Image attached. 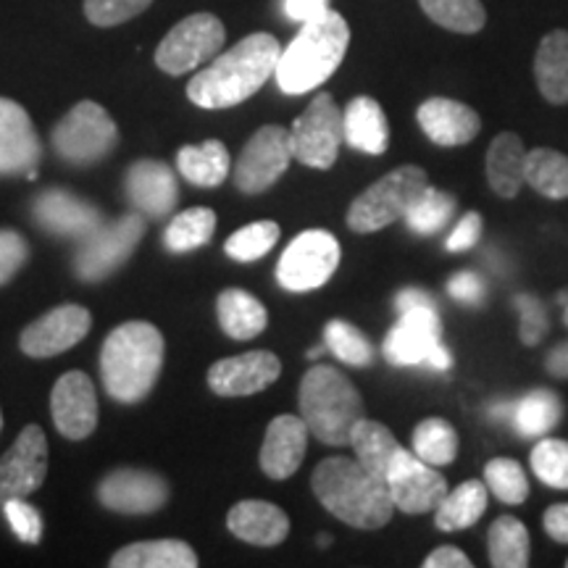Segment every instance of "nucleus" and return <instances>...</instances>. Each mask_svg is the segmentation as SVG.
Segmentation results:
<instances>
[{"mask_svg": "<svg viewBox=\"0 0 568 568\" xmlns=\"http://www.w3.org/2000/svg\"><path fill=\"white\" fill-rule=\"evenodd\" d=\"M524 182L548 201H566L568 155L550 148H535L527 153V163H524Z\"/></svg>", "mask_w": 568, "mask_h": 568, "instance_id": "obj_36", "label": "nucleus"}, {"mask_svg": "<svg viewBox=\"0 0 568 568\" xmlns=\"http://www.w3.org/2000/svg\"><path fill=\"white\" fill-rule=\"evenodd\" d=\"M153 0H84V13L95 27H116L138 17Z\"/></svg>", "mask_w": 568, "mask_h": 568, "instance_id": "obj_45", "label": "nucleus"}, {"mask_svg": "<svg viewBox=\"0 0 568 568\" xmlns=\"http://www.w3.org/2000/svg\"><path fill=\"white\" fill-rule=\"evenodd\" d=\"M163 351L166 345L153 324L130 322L116 326L101 351V376L113 400L126 406L145 400L161 376Z\"/></svg>", "mask_w": 568, "mask_h": 568, "instance_id": "obj_4", "label": "nucleus"}, {"mask_svg": "<svg viewBox=\"0 0 568 568\" xmlns=\"http://www.w3.org/2000/svg\"><path fill=\"white\" fill-rule=\"evenodd\" d=\"M290 161H293L290 130H284L280 124L261 126V130L247 140L237 163H234V184H237L240 193L245 195L266 193V190L287 172Z\"/></svg>", "mask_w": 568, "mask_h": 568, "instance_id": "obj_12", "label": "nucleus"}, {"mask_svg": "<svg viewBox=\"0 0 568 568\" xmlns=\"http://www.w3.org/2000/svg\"><path fill=\"white\" fill-rule=\"evenodd\" d=\"M324 343L326 351H329L339 364L355 366V368H366L374 364L376 351L374 345L368 343V337L358 326H353L351 322H343V318H335L324 326Z\"/></svg>", "mask_w": 568, "mask_h": 568, "instance_id": "obj_40", "label": "nucleus"}, {"mask_svg": "<svg viewBox=\"0 0 568 568\" xmlns=\"http://www.w3.org/2000/svg\"><path fill=\"white\" fill-rule=\"evenodd\" d=\"M531 471L542 485L552 489H568V443L556 437H542L531 447Z\"/></svg>", "mask_w": 568, "mask_h": 568, "instance_id": "obj_44", "label": "nucleus"}, {"mask_svg": "<svg viewBox=\"0 0 568 568\" xmlns=\"http://www.w3.org/2000/svg\"><path fill=\"white\" fill-rule=\"evenodd\" d=\"M489 489L481 479H468L447 495L435 508V527L439 531H460L474 527L489 506Z\"/></svg>", "mask_w": 568, "mask_h": 568, "instance_id": "obj_30", "label": "nucleus"}, {"mask_svg": "<svg viewBox=\"0 0 568 568\" xmlns=\"http://www.w3.org/2000/svg\"><path fill=\"white\" fill-rule=\"evenodd\" d=\"M339 243L332 232L308 230L297 234L276 264V282L290 293L324 287L339 266Z\"/></svg>", "mask_w": 568, "mask_h": 568, "instance_id": "obj_10", "label": "nucleus"}, {"mask_svg": "<svg viewBox=\"0 0 568 568\" xmlns=\"http://www.w3.org/2000/svg\"><path fill=\"white\" fill-rule=\"evenodd\" d=\"M30 258V245L21 234L11 230H0V287L9 284L19 268Z\"/></svg>", "mask_w": 568, "mask_h": 568, "instance_id": "obj_48", "label": "nucleus"}, {"mask_svg": "<svg viewBox=\"0 0 568 568\" xmlns=\"http://www.w3.org/2000/svg\"><path fill=\"white\" fill-rule=\"evenodd\" d=\"M414 453L432 466H450L458 456V432L445 418H424L414 429Z\"/></svg>", "mask_w": 568, "mask_h": 568, "instance_id": "obj_39", "label": "nucleus"}, {"mask_svg": "<svg viewBox=\"0 0 568 568\" xmlns=\"http://www.w3.org/2000/svg\"><path fill=\"white\" fill-rule=\"evenodd\" d=\"M119 142V130L103 105L82 101L55 124L53 148L63 161L90 166L103 161Z\"/></svg>", "mask_w": 568, "mask_h": 568, "instance_id": "obj_7", "label": "nucleus"}, {"mask_svg": "<svg viewBox=\"0 0 568 568\" xmlns=\"http://www.w3.org/2000/svg\"><path fill=\"white\" fill-rule=\"evenodd\" d=\"M113 568H195L197 556L182 539H151L126 545L111 558Z\"/></svg>", "mask_w": 568, "mask_h": 568, "instance_id": "obj_31", "label": "nucleus"}, {"mask_svg": "<svg viewBox=\"0 0 568 568\" xmlns=\"http://www.w3.org/2000/svg\"><path fill=\"white\" fill-rule=\"evenodd\" d=\"M311 489L332 516L353 529H382L395 516L387 481L366 471L355 458L322 460L311 477Z\"/></svg>", "mask_w": 568, "mask_h": 568, "instance_id": "obj_2", "label": "nucleus"}, {"mask_svg": "<svg viewBox=\"0 0 568 568\" xmlns=\"http://www.w3.org/2000/svg\"><path fill=\"white\" fill-rule=\"evenodd\" d=\"M429 187V174L416 163L397 166L366 187L347 209V226L358 234H372L406 219L410 203Z\"/></svg>", "mask_w": 568, "mask_h": 568, "instance_id": "obj_6", "label": "nucleus"}, {"mask_svg": "<svg viewBox=\"0 0 568 568\" xmlns=\"http://www.w3.org/2000/svg\"><path fill=\"white\" fill-rule=\"evenodd\" d=\"M485 485L489 495L506 506H521L529 497V479L524 466L514 458H493L485 466Z\"/></svg>", "mask_w": 568, "mask_h": 568, "instance_id": "obj_43", "label": "nucleus"}, {"mask_svg": "<svg viewBox=\"0 0 568 568\" xmlns=\"http://www.w3.org/2000/svg\"><path fill=\"white\" fill-rule=\"evenodd\" d=\"M566 568H568V560H566Z\"/></svg>", "mask_w": 568, "mask_h": 568, "instance_id": "obj_60", "label": "nucleus"}, {"mask_svg": "<svg viewBox=\"0 0 568 568\" xmlns=\"http://www.w3.org/2000/svg\"><path fill=\"white\" fill-rule=\"evenodd\" d=\"M516 311L521 324H518V337L524 345L535 347L542 343V337L548 335V314H545V305L537 301L535 295H516Z\"/></svg>", "mask_w": 568, "mask_h": 568, "instance_id": "obj_47", "label": "nucleus"}, {"mask_svg": "<svg viewBox=\"0 0 568 568\" xmlns=\"http://www.w3.org/2000/svg\"><path fill=\"white\" fill-rule=\"evenodd\" d=\"M322 353H324V347H314V351H308V358L314 361V358H318V355H322Z\"/></svg>", "mask_w": 568, "mask_h": 568, "instance_id": "obj_57", "label": "nucleus"}, {"mask_svg": "<svg viewBox=\"0 0 568 568\" xmlns=\"http://www.w3.org/2000/svg\"><path fill=\"white\" fill-rule=\"evenodd\" d=\"M126 195L142 216L166 219L180 201V187L166 163L142 159L126 172Z\"/></svg>", "mask_w": 568, "mask_h": 568, "instance_id": "obj_23", "label": "nucleus"}, {"mask_svg": "<svg viewBox=\"0 0 568 568\" xmlns=\"http://www.w3.org/2000/svg\"><path fill=\"white\" fill-rule=\"evenodd\" d=\"M48 474V439L40 426H24L17 443L0 458V506L13 497L38 493Z\"/></svg>", "mask_w": 568, "mask_h": 568, "instance_id": "obj_14", "label": "nucleus"}, {"mask_svg": "<svg viewBox=\"0 0 568 568\" xmlns=\"http://www.w3.org/2000/svg\"><path fill=\"white\" fill-rule=\"evenodd\" d=\"M366 416L364 397L335 366L308 368L301 382V418L324 445H351L353 426Z\"/></svg>", "mask_w": 568, "mask_h": 568, "instance_id": "obj_5", "label": "nucleus"}, {"mask_svg": "<svg viewBox=\"0 0 568 568\" xmlns=\"http://www.w3.org/2000/svg\"><path fill=\"white\" fill-rule=\"evenodd\" d=\"M564 416V403L550 389L535 387L527 395L514 400V410H510L508 422L521 437H545Z\"/></svg>", "mask_w": 568, "mask_h": 568, "instance_id": "obj_33", "label": "nucleus"}, {"mask_svg": "<svg viewBox=\"0 0 568 568\" xmlns=\"http://www.w3.org/2000/svg\"><path fill=\"white\" fill-rule=\"evenodd\" d=\"M282 374V361L268 351H251L234 358L216 361L209 368V387L222 397L258 395Z\"/></svg>", "mask_w": 568, "mask_h": 568, "instance_id": "obj_18", "label": "nucleus"}, {"mask_svg": "<svg viewBox=\"0 0 568 568\" xmlns=\"http://www.w3.org/2000/svg\"><path fill=\"white\" fill-rule=\"evenodd\" d=\"M542 527L556 542L568 545V503H556V506L545 510Z\"/></svg>", "mask_w": 568, "mask_h": 568, "instance_id": "obj_53", "label": "nucleus"}, {"mask_svg": "<svg viewBox=\"0 0 568 568\" xmlns=\"http://www.w3.org/2000/svg\"><path fill=\"white\" fill-rule=\"evenodd\" d=\"M487 550L495 568H527L531 556L529 529L516 516L495 518L487 531Z\"/></svg>", "mask_w": 568, "mask_h": 568, "instance_id": "obj_35", "label": "nucleus"}, {"mask_svg": "<svg viewBox=\"0 0 568 568\" xmlns=\"http://www.w3.org/2000/svg\"><path fill=\"white\" fill-rule=\"evenodd\" d=\"M481 216L477 211H468L464 219H460V222L456 224V230L450 232V237H447V243H445V247L450 253H464V251H471L474 245L479 243V237H481Z\"/></svg>", "mask_w": 568, "mask_h": 568, "instance_id": "obj_49", "label": "nucleus"}, {"mask_svg": "<svg viewBox=\"0 0 568 568\" xmlns=\"http://www.w3.org/2000/svg\"><path fill=\"white\" fill-rule=\"evenodd\" d=\"M416 122L426 138L443 148L468 145L481 130L479 113L471 105L443 95L429 98V101L418 105Z\"/></svg>", "mask_w": 568, "mask_h": 568, "instance_id": "obj_22", "label": "nucleus"}, {"mask_svg": "<svg viewBox=\"0 0 568 568\" xmlns=\"http://www.w3.org/2000/svg\"><path fill=\"white\" fill-rule=\"evenodd\" d=\"M42 148L24 105L0 98V174L38 172Z\"/></svg>", "mask_w": 568, "mask_h": 568, "instance_id": "obj_21", "label": "nucleus"}, {"mask_svg": "<svg viewBox=\"0 0 568 568\" xmlns=\"http://www.w3.org/2000/svg\"><path fill=\"white\" fill-rule=\"evenodd\" d=\"M98 500L116 514L148 516L166 506L169 485L153 471L119 468L98 485Z\"/></svg>", "mask_w": 568, "mask_h": 568, "instance_id": "obj_17", "label": "nucleus"}, {"mask_svg": "<svg viewBox=\"0 0 568 568\" xmlns=\"http://www.w3.org/2000/svg\"><path fill=\"white\" fill-rule=\"evenodd\" d=\"M343 132L345 142L353 151L382 155L389 148L387 113L368 95H358L347 103V109L343 111Z\"/></svg>", "mask_w": 568, "mask_h": 568, "instance_id": "obj_26", "label": "nucleus"}, {"mask_svg": "<svg viewBox=\"0 0 568 568\" xmlns=\"http://www.w3.org/2000/svg\"><path fill=\"white\" fill-rule=\"evenodd\" d=\"M280 234L276 222H253L230 234V240L224 243V253L237 264H253L280 243Z\"/></svg>", "mask_w": 568, "mask_h": 568, "instance_id": "obj_42", "label": "nucleus"}, {"mask_svg": "<svg viewBox=\"0 0 568 568\" xmlns=\"http://www.w3.org/2000/svg\"><path fill=\"white\" fill-rule=\"evenodd\" d=\"M216 314H219V324H222L224 335H230L232 339H240V343H247V339L258 337L261 332L266 329L268 324V314L266 305L253 297L245 290L230 287L219 295L216 301Z\"/></svg>", "mask_w": 568, "mask_h": 568, "instance_id": "obj_29", "label": "nucleus"}, {"mask_svg": "<svg viewBox=\"0 0 568 568\" xmlns=\"http://www.w3.org/2000/svg\"><path fill=\"white\" fill-rule=\"evenodd\" d=\"M0 429H3V416H0Z\"/></svg>", "mask_w": 568, "mask_h": 568, "instance_id": "obj_59", "label": "nucleus"}, {"mask_svg": "<svg viewBox=\"0 0 568 568\" xmlns=\"http://www.w3.org/2000/svg\"><path fill=\"white\" fill-rule=\"evenodd\" d=\"M280 53L282 45L274 34H247L226 53H219L203 71H197L187 84V98L209 111L245 103L272 80Z\"/></svg>", "mask_w": 568, "mask_h": 568, "instance_id": "obj_1", "label": "nucleus"}, {"mask_svg": "<svg viewBox=\"0 0 568 568\" xmlns=\"http://www.w3.org/2000/svg\"><path fill=\"white\" fill-rule=\"evenodd\" d=\"M329 11V0H284V13L293 21H314Z\"/></svg>", "mask_w": 568, "mask_h": 568, "instance_id": "obj_51", "label": "nucleus"}, {"mask_svg": "<svg viewBox=\"0 0 568 568\" xmlns=\"http://www.w3.org/2000/svg\"><path fill=\"white\" fill-rule=\"evenodd\" d=\"M308 426L301 416H276L266 426L264 445H261V468L268 479H287L301 468L308 447Z\"/></svg>", "mask_w": 568, "mask_h": 568, "instance_id": "obj_24", "label": "nucleus"}, {"mask_svg": "<svg viewBox=\"0 0 568 568\" xmlns=\"http://www.w3.org/2000/svg\"><path fill=\"white\" fill-rule=\"evenodd\" d=\"M439 314L437 305H422V308L403 311L400 322L387 332L382 355L389 366H426L439 339Z\"/></svg>", "mask_w": 568, "mask_h": 568, "instance_id": "obj_15", "label": "nucleus"}, {"mask_svg": "<svg viewBox=\"0 0 568 568\" xmlns=\"http://www.w3.org/2000/svg\"><path fill=\"white\" fill-rule=\"evenodd\" d=\"M213 232H216V213L211 209H187L169 222L163 245L172 253H187L211 243Z\"/></svg>", "mask_w": 568, "mask_h": 568, "instance_id": "obj_38", "label": "nucleus"}, {"mask_svg": "<svg viewBox=\"0 0 568 568\" xmlns=\"http://www.w3.org/2000/svg\"><path fill=\"white\" fill-rule=\"evenodd\" d=\"M564 318H566V324H568V305H566V316Z\"/></svg>", "mask_w": 568, "mask_h": 568, "instance_id": "obj_58", "label": "nucleus"}, {"mask_svg": "<svg viewBox=\"0 0 568 568\" xmlns=\"http://www.w3.org/2000/svg\"><path fill=\"white\" fill-rule=\"evenodd\" d=\"M176 166L184 180L197 187H219L230 176V151L222 140H205L203 145L182 148Z\"/></svg>", "mask_w": 568, "mask_h": 568, "instance_id": "obj_34", "label": "nucleus"}, {"mask_svg": "<svg viewBox=\"0 0 568 568\" xmlns=\"http://www.w3.org/2000/svg\"><path fill=\"white\" fill-rule=\"evenodd\" d=\"M290 142H293V159L301 161L303 166L322 169V172L335 166L345 132L343 111L337 109L329 92H318L308 109L295 119Z\"/></svg>", "mask_w": 568, "mask_h": 568, "instance_id": "obj_8", "label": "nucleus"}, {"mask_svg": "<svg viewBox=\"0 0 568 568\" xmlns=\"http://www.w3.org/2000/svg\"><path fill=\"white\" fill-rule=\"evenodd\" d=\"M329 545H332V537L329 535L318 537V548H329Z\"/></svg>", "mask_w": 568, "mask_h": 568, "instance_id": "obj_56", "label": "nucleus"}, {"mask_svg": "<svg viewBox=\"0 0 568 568\" xmlns=\"http://www.w3.org/2000/svg\"><path fill=\"white\" fill-rule=\"evenodd\" d=\"M3 514H6V521H9V527L13 529V535H17L21 542L27 545H38L40 537H42V516L40 510L30 506V503L24 500V497H13V500H6L3 503Z\"/></svg>", "mask_w": 568, "mask_h": 568, "instance_id": "obj_46", "label": "nucleus"}, {"mask_svg": "<svg viewBox=\"0 0 568 568\" xmlns=\"http://www.w3.org/2000/svg\"><path fill=\"white\" fill-rule=\"evenodd\" d=\"M456 205V195L443 193V190H435L429 184V187L410 203V209L406 213L408 230L416 234H437L453 219Z\"/></svg>", "mask_w": 568, "mask_h": 568, "instance_id": "obj_41", "label": "nucleus"}, {"mask_svg": "<svg viewBox=\"0 0 568 568\" xmlns=\"http://www.w3.org/2000/svg\"><path fill=\"white\" fill-rule=\"evenodd\" d=\"M422 305H435L432 295L422 287H406V290H400L395 297L397 314H403V311H410V308H422Z\"/></svg>", "mask_w": 568, "mask_h": 568, "instance_id": "obj_54", "label": "nucleus"}, {"mask_svg": "<svg viewBox=\"0 0 568 568\" xmlns=\"http://www.w3.org/2000/svg\"><path fill=\"white\" fill-rule=\"evenodd\" d=\"M548 372L556 376V379H568V343H560L552 347V353L545 361Z\"/></svg>", "mask_w": 568, "mask_h": 568, "instance_id": "obj_55", "label": "nucleus"}, {"mask_svg": "<svg viewBox=\"0 0 568 568\" xmlns=\"http://www.w3.org/2000/svg\"><path fill=\"white\" fill-rule=\"evenodd\" d=\"M226 529L243 542L258 548L282 545L290 535V518L280 506L266 500H243L226 514Z\"/></svg>", "mask_w": 568, "mask_h": 568, "instance_id": "obj_25", "label": "nucleus"}, {"mask_svg": "<svg viewBox=\"0 0 568 568\" xmlns=\"http://www.w3.org/2000/svg\"><path fill=\"white\" fill-rule=\"evenodd\" d=\"M351 447L355 450V460H358L366 471H372L374 477L379 479H387L389 460H393L395 453L400 450V443H397L395 435L385 424L372 422V418L364 416L353 426Z\"/></svg>", "mask_w": 568, "mask_h": 568, "instance_id": "obj_32", "label": "nucleus"}, {"mask_svg": "<svg viewBox=\"0 0 568 568\" xmlns=\"http://www.w3.org/2000/svg\"><path fill=\"white\" fill-rule=\"evenodd\" d=\"M142 234H145V216L140 211L111 224H101L90 237L82 240L80 251L74 255V274L82 282L109 280L130 261Z\"/></svg>", "mask_w": 568, "mask_h": 568, "instance_id": "obj_9", "label": "nucleus"}, {"mask_svg": "<svg viewBox=\"0 0 568 568\" xmlns=\"http://www.w3.org/2000/svg\"><path fill=\"white\" fill-rule=\"evenodd\" d=\"M524 163H527V151L516 132H500L489 142L487 151V182L495 195L516 197L524 187Z\"/></svg>", "mask_w": 568, "mask_h": 568, "instance_id": "obj_27", "label": "nucleus"}, {"mask_svg": "<svg viewBox=\"0 0 568 568\" xmlns=\"http://www.w3.org/2000/svg\"><path fill=\"white\" fill-rule=\"evenodd\" d=\"M53 424L67 439H84L98 426V397L90 376L69 372L55 382L51 395Z\"/></svg>", "mask_w": 568, "mask_h": 568, "instance_id": "obj_19", "label": "nucleus"}, {"mask_svg": "<svg viewBox=\"0 0 568 568\" xmlns=\"http://www.w3.org/2000/svg\"><path fill=\"white\" fill-rule=\"evenodd\" d=\"M535 80L542 98L552 105L568 103V32L552 30L539 40Z\"/></svg>", "mask_w": 568, "mask_h": 568, "instance_id": "obj_28", "label": "nucleus"}, {"mask_svg": "<svg viewBox=\"0 0 568 568\" xmlns=\"http://www.w3.org/2000/svg\"><path fill=\"white\" fill-rule=\"evenodd\" d=\"M418 6L447 32L477 34L487 24V11L481 0H418Z\"/></svg>", "mask_w": 568, "mask_h": 568, "instance_id": "obj_37", "label": "nucleus"}, {"mask_svg": "<svg viewBox=\"0 0 568 568\" xmlns=\"http://www.w3.org/2000/svg\"><path fill=\"white\" fill-rule=\"evenodd\" d=\"M447 293H450L453 301L464 305H479L485 301L487 290L485 282H481L474 272H458L450 282H447Z\"/></svg>", "mask_w": 568, "mask_h": 568, "instance_id": "obj_50", "label": "nucleus"}, {"mask_svg": "<svg viewBox=\"0 0 568 568\" xmlns=\"http://www.w3.org/2000/svg\"><path fill=\"white\" fill-rule=\"evenodd\" d=\"M351 45V27L343 13L326 11L322 19L305 21L276 61V84L284 95H305L324 84L343 63Z\"/></svg>", "mask_w": 568, "mask_h": 568, "instance_id": "obj_3", "label": "nucleus"}, {"mask_svg": "<svg viewBox=\"0 0 568 568\" xmlns=\"http://www.w3.org/2000/svg\"><path fill=\"white\" fill-rule=\"evenodd\" d=\"M224 40L226 30L222 19L213 17V13H193V17L182 19L161 40L159 51H155V63L172 77L187 74V71L216 59L224 48Z\"/></svg>", "mask_w": 568, "mask_h": 568, "instance_id": "obj_11", "label": "nucleus"}, {"mask_svg": "<svg viewBox=\"0 0 568 568\" xmlns=\"http://www.w3.org/2000/svg\"><path fill=\"white\" fill-rule=\"evenodd\" d=\"M32 216L45 232L55 234V237L80 240V243L103 224L101 211L95 205L55 187L34 197Z\"/></svg>", "mask_w": 568, "mask_h": 568, "instance_id": "obj_20", "label": "nucleus"}, {"mask_svg": "<svg viewBox=\"0 0 568 568\" xmlns=\"http://www.w3.org/2000/svg\"><path fill=\"white\" fill-rule=\"evenodd\" d=\"M90 326V311L77 303H67L48 311L45 316L27 326L21 332L19 345L32 358H53V355L67 353L74 345H80L88 337Z\"/></svg>", "mask_w": 568, "mask_h": 568, "instance_id": "obj_16", "label": "nucleus"}, {"mask_svg": "<svg viewBox=\"0 0 568 568\" xmlns=\"http://www.w3.org/2000/svg\"><path fill=\"white\" fill-rule=\"evenodd\" d=\"M471 558L464 550L453 548V545H443V548L432 550L424 558V568H471Z\"/></svg>", "mask_w": 568, "mask_h": 568, "instance_id": "obj_52", "label": "nucleus"}, {"mask_svg": "<svg viewBox=\"0 0 568 568\" xmlns=\"http://www.w3.org/2000/svg\"><path fill=\"white\" fill-rule=\"evenodd\" d=\"M387 489L393 495L395 510L408 516L429 514L447 495V481L437 466L426 464L414 450H397L387 468Z\"/></svg>", "mask_w": 568, "mask_h": 568, "instance_id": "obj_13", "label": "nucleus"}]
</instances>
